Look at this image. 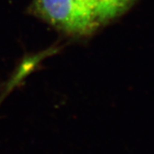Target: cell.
Wrapping results in <instances>:
<instances>
[{
    "mask_svg": "<svg viewBox=\"0 0 154 154\" xmlns=\"http://www.w3.org/2000/svg\"><path fill=\"white\" fill-rule=\"evenodd\" d=\"M101 23L119 17L132 5L134 0H92Z\"/></svg>",
    "mask_w": 154,
    "mask_h": 154,
    "instance_id": "obj_2",
    "label": "cell"
},
{
    "mask_svg": "<svg viewBox=\"0 0 154 154\" xmlns=\"http://www.w3.org/2000/svg\"><path fill=\"white\" fill-rule=\"evenodd\" d=\"M30 11L72 35H89L102 24L92 0H33Z\"/></svg>",
    "mask_w": 154,
    "mask_h": 154,
    "instance_id": "obj_1",
    "label": "cell"
}]
</instances>
